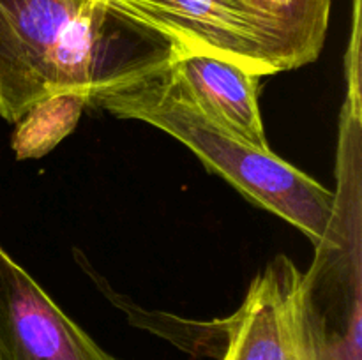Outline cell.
<instances>
[{
    "label": "cell",
    "mask_w": 362,
    "mask_h": 360,
    "mask_svg": "<svg viewBox=\"0 0 362 360\" xmlns=\"http://www.w3.org/2000/svg\"><path fill=\"white\" fill-rule=\"evenodd\" d=\"M278 23L286 71L315 62L324 48L332 0H257Z\"/></svg>",
    "instance_id": "7"
},
{
    "label": "cell",
    "mask_w": 362,
    "mask_h": 360,
    "mask_svg": "<svg viewBox=\"0 0 362 360\" xmlns=\"http://www.w3.org/2000/svg\"><path fill=\"white\" fill-rule=\"evenodd\" d=\"M250 2L251 4H255V6H257V7H260V6H258V2H257V0H250ZM260 9H262V7H260ZM262 11H265V9H262ZM265 13H267V11H265ZM269 14V13H267ZM276 21V20H274ZM279 34H281V32H279Z\"/></svg>",
    "instance_id": "10"
},
{
    "label": "cell",
    "mask_w": 362,
    "mask_h": 360,
    "mask_svg": "<svg viewBox=\"0 0 362 360\" xmlns=\"http://www.w3.org/2000/svg\"><path fill=\"white\" fill-rule=\"evenodd\" d=\"M182 53L228 60L260 76L286 71L279 27L250 0H101Z\"/></svg>",
    "instance_id": "3"
},
{
    "label": "cell",
    "mask_w": 362,
    "mask_h": 360,
    "mask_svg": "<svg viewBox=\"0 0 362 360\" xmlns=\"http://www.w3.org/2000/svg\"><path fill=\"white\" fill-rule=\"evenodd\" d=\"M172 71L194 104L212 122L258 150H271L258 106L260 74L202 53L177 56Z\"/></svg>",
    "instance_id": "6"
},
{
    "label": "cell",
    "mask_w": 362,
    "mask_h": 360,
    "mask_svg": "<svg viewBox=\"0 0 362 360\" xmlns=\"http://www.w3.org/2000/svg\"><path fill=\"white\" fill-rule=\"evenodd\" d=\"M120 309L127 311L131 323L138 327L148 328L156 334L168 337L186 352L194 355H209L219 359L226 341V328H228V318L214 321H189L180 318L170 316L165 313H151L140 307L133 306L122 296L115 299Z\"/></svg>",
    "instance_id": "9"
},
{
    "label": "cell",
    "mask_w": 362,
    "mask_h": 360,
    "mask_svg": "<svg viewBox=\"0 0 362 360\" xmlns=\"http://www.w3.org/2000/svg\"><path fill=\"white\" fill-rule=\"evenodd\" d=\"M87 106L165 131L246 200L299 228L317 254L341 244L336 194L272 150H258L212 122L184 90L172 64L141 80L98 92Z\"/></svg>",
    "instance_id": "2"
},
{
    "label": "cell",
    "mask_w": 362,
    "mask_h": 360,
    "mask_svg": "<svg viewBox=\"0 0 362 360\" xmlns=\"http://www.w3.org/2000/svg\"><path fill=\"white\" fill-rule=\"evenodd\" d=\"M0 360H120L71 320L0 246Z\"/></svg>",
    "instance_id": "5"
},
{
    "label": "cell",
    "mask_w": 362,
    "mask_h": 360,
    "mask_svg": "<svg viewBox=\"0 0 362 360\" xmlns=\"http://www.w3.org/2000/svg\"><path fill=\"white\" fill-rule=\"evenodd\" d=\"M219 360H325L324 325L310 281L286 254L258 272L228 316Z\"/></svg>",
    "instance_id": "4"
},
{
    "label": "cell",
    "mask_w": 362,
    "mask_h": 360,
    "mask_svg": "<svg viewBox=\"0 0 362 360\" xmlns=\"http://www.w3.org/2000/svg\"><path fill=\"white\" fill-rule=\"evenodd\" d=\"M182 53L101 0H0V116L18 124L37 102L87 99L168 67Z\"/></svg>",
    "instance_id": "1"
},
{
    "label": "cell",
    "mask_w": 362,
    "mask_h": 360,
    "mask_svg": "<svg viewBox=\"0 0 362 360\" xmlns=\"http://www.w3.org/2000/svg\"><path fill=\"white\" fill-rule=\"evenodd\" d=\"M87 99L66 94L45 99L28 109L13 136V150L18 159L41 157L48 154L76 127Z\"/></svg>",
    "instance_id": "8"
}]
</instances>
